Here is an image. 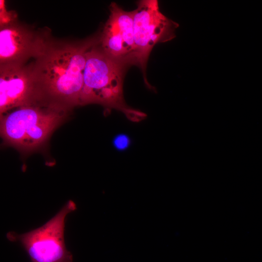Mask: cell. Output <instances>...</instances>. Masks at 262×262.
Instances as JSON below:
<instances>
[{
	"label": "cell",
	"instance_id": "cell-1",
	"mask_svg": "<svg viewBox=\"0 0 262 262\" xmlns=\"http://www.w3.org/2000/svg\"><path fill=\"white\" fill-rule=\"evenodd\" d=\"M99 35L79 41L56 40L51 35L33 61L44 100L67 108L81 105L87 51L99 43Z\"/></svg>",
	"mask_w": 262,
	"mask_h": 262
},
{
	"label": "cell",
	"instance_id": "cell-2",
	"mask_svg": "<svg viewBox=\"0 0 262 262\" xmlns=\"http://www.w3.org/2000/svg\"><path fill=\"white\" fill-rule=\"evenodd\" d=\"M98 44L86 55L81 105L94 103L108 110L115 109L133 122L145 119L146 114L130 107L124 100L123 78L126 68L130 65L110 57Z\"/></svg>",
	"mask_w": 262,
	"mask_h": 262
},
{
	"label": "cell",
	"instance_id": "cell-3",
	"mask_svg": "<svg viewBox=\"0 0 262 262\" xmlns=\"http://www.w3.org/2000/svg\"><path fill=\"white\" fill-rule=\"evenodd\" d=\"M68 108L42 100L0 115V132L5 141L25 150L41 145L65 118Z\"/></svg>",
	"mask_w": 262,
	"mask_h": 262
},
{
	"label": "cell",
	"instance_id": "cell-4",
	"mask_svg": "<svg viewBox=\"0 0 262 262\" xmlns=\"http://www.w3.org/2000/svg\"><path fill=\"white\" fill-rule=\"evenodd\" d=\"M76 209L75 202L69 200L42 226L21 234L9 231L6 238L19 243L31 262H73L72 254L66 247L65 229L67 215Z\"/></svg>",
	"mask_w": 262,
	"mask_h": 262
},
{
	"label": "cell",
	"instance_id": "cell-5",
	"mask_svg": "<svg viewBox=\"0 0 262 262\" xmlns=\"http://www.w3.org/2000/svg\"><path fill=\"white\" fill-rule=\"evenodd\" d=\"M134 10L133 36L134 50L132 65L141 68L145 83L147 63L150 53L157 43L175 37L178 24L165 16L160 10L157 0H143Z\"/></svg>",
	"mask_w": 262,
	"mask_h": 262
},
{
	"label": "cell",
	"instance_id": "cell-6",
	"mask_svg": "<svg viewBox=\"0 0 262 262\" xmlns=\"http://www.w3.org/2000/svg\"><path fill=\"white\" fill-rule=\"evenodd\" d=\"M42 100L33 62L0 65V115Z\"/></svg>",
	"mask_w": 262,
	"mask_h": 262
},
{
	"label": "cell",
	"instance_id": "cell-7",
	"mask_svg": "<svg viewBox=\"0 0 262 262\" xmlns=\"http://www.w3.org/2000/svg\"><path fill=\"white\" fill-rule=\"evenodd\" d=\"M50 35L49 29L35 30L17 18L0 24V65L25 64L35 59Z\"/></svg>",
	"mask_w": 262,
	"mask_h": 262
},
{
	"label": "cell",
	"instance_id": "cell-8",
	"mask_svg": "<svg viewBox=\"0 0 262 262\" xmlns=\"http://www.w3.org/2000/svg\"><path fill=\"white\" fill-rule=\"evenodd\" d=\"M109 10L98 45L110 57L131 65L134 50V10L126 11L115 2L111 3Z\"/></svg>",
	"mask_w": 262,
	"mask_h": 262
},
{
	"label": "cell",
	"instance_id": "cell-9",
	"mask_svg": "<svg viewBox=\"0 0 262 262\" xmlns=\"http://www.w3.org/2000/svg\"><path fill=\"white\" fill-rule=\"evenodd\" d=\"M114 143L115 145L118 148L123 149L128 146L129 141L126 136L121 135L115 139Z\"/></svg>",
	"mask_w": 262,
	"mask_h": 262
}]
</instances>
